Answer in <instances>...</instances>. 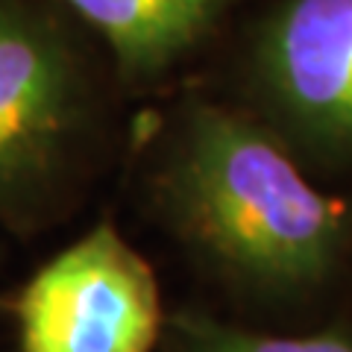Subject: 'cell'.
Masks as SVG:
<instances>
[{"instance_id":"8992f818","label":"cell","mask_w":352,"mask_h":352,"mask_svg":"<svg viewBox=\"0 0 352 352\" xmlns=\"http://www.w3.org/2000/svg\"><path fill=\"white\" fill-rule=\"evenodd\" d=\"M173 338L179 352H352V332L346 329L267 335L200 314L176 317Z\"/></svg>"},{"instance_id":"277c9868","label":"cell","mask_w":352,"mask_h":352,"mask_svg":"<svg viewBox=\"0 0 352 352\" xmlns=\"http://www.w3.org/2000/svg\"><path fill=\"white\" fill-rule=\"evenodd\" d=\"M68 103L71 71L59 41L0 6V188L53 153Z\"/></svg>"},{"instance_id":"3957f363","label":"cell","mask_w":352,"mask_h":352,"mask_svg":"<svg viewBox=\"0 0 352 352\" xmlns=\"http://www.w3.org/2000/svg\"><path fill=\"white\" fill-rule=\"evenodd\" d=\"M252 74L302 153L352 164V0H279L256 41Z\"/></svg>"},{"instance_id":"7a4b0ae2","label":"cell","mask_w":352,"mask_h":352,"mask_svg":"<svg viewBox=\"0 0 352 352\" xmlns=\"http://www.w3.org/2000/svg\"><path fill=\"white\" fill-rule=\"evenodd\" d=\"M18 335L24 352H153L159 282L144 256L100 223L27 282Z\"/></svg>"},{"instance_id":"5b68a950","label":"cell","mask_w":352,"mask_h":352,"mask_svg":"<svg viewBox=\"0 0 352 352\" xmlns=\"http://www.w3.org/2000/svg\"><path fill=\"white\" fill-rule=\"evenodd\" d=\"M109 41L120 68L164 71L191 50L235 0H62Z\"/></svg>"},{"instance_id":"6da1fadb","label":"cell","mask_w":352,"mask_h":352,"mask_svg":"<svg viewBox=\"0 0 352 352\" xmlns=\"http://www.w3.org/2000/svg\"><path fill=\"white\" fill-rule=\"evenodd\" d=\"M164 188L185 241L261 296L317 294L352 244V208L311 185L267 129L220 106L188 115Z\"/></svg>"}]
</instances>
